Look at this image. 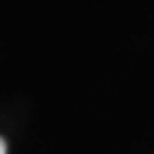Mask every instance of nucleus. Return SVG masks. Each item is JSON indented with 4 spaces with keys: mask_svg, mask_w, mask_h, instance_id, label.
I'll list each match as a JSON object with an SVG mask.
<instances>
[{
    "mask_svg": "<svg viewBox=\"0 0 154 154\" xmlns=\"http://www.w3.org/2000/svg\"><path fill=\"white\" fill-rule=\"evenodd\" d=\"M0 154H6V142H4V138H0Z\"/></svg>",
    "mask_w": 154,
    "mask_h": 154,
    "instance_id": "f257e3e1",
    "label": "nucleus"
}]
</instances>
